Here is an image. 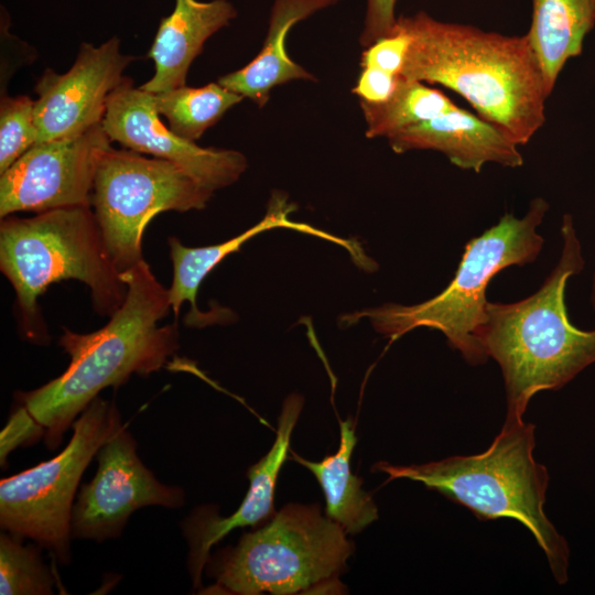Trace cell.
Listing matches in <instances>:
<instances>
[{"instance_id": "obj_1", "label": "cell", "mask_w": 595, "mask_h": 595, "mask_svg": "<svg viewBox=\"0 0 595 595\" xmlns=\"http://www.w3.org/2000/svg\"><path fill=\"white\" fill-rule=\"evenodd\" d=\"M120 275L127 293L109 322L88 334L63 328L60 345L71 357L66 370L40 388L17 394V407L0 433L1 465L11 451L40 439L50 450L56 448L101 390L122 385L133 374L158 371L176 350V324H158L171 310L169 289L144 260Z\"/></svg>"}, {"instance_id": "obj_2", "label": "cell", "mask_w": 595, "mask_h": 595, "mask_svg": "<svg viewBox=\"0 0 595 595\" xmlns=\"http://www.w3.org/2000/svg\"><path fill=\"white\" fill-rule=\"evenodd\" d=\"M396 26L409 39L401 76L457 93L518 145L545 122L550 94L526 34L444 22L424 11L398 17Z\"/></svg>"}, {"instance_id": "obj_3", "label": "cell", "mask_w": 595, "mask_h": 595, "mask_svg": "<svg viewBox=\"0 0 595 595\" xmlns=\"http://www.w3.org/2000/svg\"><path fill=\"white\" fill-rule=\"evenodd\" d=\"M561 257L540 289L513 303L487 302L478 342L500 366L507 415L522 418L531 398L558 390L595 363V329L569 320L565 286L585 260L571 215L563 217Z\"/></svg>"}, {"instance_id": "obj_4", "label": "cell", "mask_w": 595, "mask_h": 595, "mask_svg": "<svg viewBox=\"0 0 595 595\" xmlns=\"http://www.w3.org/2000/svg\"><path fill=\"white\" fill-rule=\"evenodd\" d=\"M536 425L506 415L490 446L475 455L451 456L420 465L377 463L372 470L388 482L407 478L422 483L470 510L478 520L511 518L534 537L560 585L567 581L570 550L544 511L549 483L547 467L533 457Z\"/></svg>"}, {"instance_id": "obj_5", "label": "cell", "mask_w": 595, "mask_h": 595, "mask_svg": "<svg viewBox=\"0 0 595 595\" xmlns=\"http://www.w3.org/2000/svg\"><path fill=\"white\" fill-rule=\"evenodd\" d=\"M0 269L15 291L24 335L39 343L47 334L37 299L52 283H85L95 311L104 316H111L127 293L96 216L86 206L51 209L30 218H1Z\"/></svg>"}, {"instance_id": "obj_6", "label": "cell", "mask_w": 595, "mask_h": 595, "mask_svg": "<svg viewBox=\"0 0 595 595\" xmlns=\"http://www.w3.org/2000/svg\"><path fill=\"white\" fill-rule=\"evenodd\" d=\"M548 209L545 199L533 198L522 218L507 213L496 225L469 240L454 279L436 296L415 305L385 304L350 317H355L354 322L369 318L378 333L391 339L416 327L435 328L466 363H486L488 356L478 335L487 320V285L502 269L537 259L543 246L537 227Z\"/></svg>"}, {"instance_id": "obj_7", "label": "cell", "mask_w": 595, "mask_h": 595, "mask_svg": "<svg viewBox=\"0 0 595 595\" xmlns=\"http://www.w3.org/2000/svg\"><path fill=\"white\" fill-rule=\"evenodd\" d=\"M347 532L316 504H289L237 545L209 556L205 567L214 593L296 594L334 588L354 545Z\"/></svg>"}, {"instance_id": "obj_8", "label": "cell", "mask_w": 595, "mask_h": 595, "mask_svg": "<svg viewBox=\"0 0 595 595\" xmlns=\"http://www.w3.org/2000/svg\"><path fill=\"white\" fill-rule=\"evenodd\" d=\"M121 425L116 404L97 397L74 421L73 435L57 456L1 479V529L33 540L60 564H68L79 480L100 446Z\"/></svg>"}, {"instance_id": "obj_9", "label": "cell", "mask_w": 595, "mask_h": 595, "mask_svg": "<svg viewBox=\"0 0 595 595\" xmlns=\"http://www.w3.org/2000/svg\"><path fill=\"white\" fill-rule=\"evenodd\" d=\"M213 195L182 166L109 147L94 181V207L107 252L121 273L143 260L141 239L159 213L203 209Z\"/></svg>"}, {"instance_id": "obj_10", "label": "cell", "mask_w": 595, "mask_h": 595, "mask_svg": "<svg viewBox=\"0 0 595 595\" xmlns=\"http://www.w3.org/2000/svg\"><path fill=\"white\" fill-rule=\"evenodd\" d=\"M95 477L73 507L72 538L102 542L118 538L129 517L147 506L178 508L184 491L156 479L137 454V443L121 425L100 446Z\"/></svg>"}, {"instance_id": "obj_11", "label": "cell", "mask_w": 595, "mask_h": 595, "mask_svg": "<svg viewBox=\"0 0 595 595\" xmlns=\"http://www.w3.org/2000/svg\"><path fill=\"white\" fill-rule=\"evenodd\" d=\"M110 142L99 125L75 138L35 143L0 174V217L90 207L96 171Z\"/></svg>"}, {"instance_id": "obj_12", "label": "cell", "mask_w": 595, "mask_h": 595, "mask_svg": "<svg viewBox=\"0 0 595 595\" xmlns=\"http://www.w3.org/2000/svg\"><path fill=\"white\" fill-rule=\"evenodd\" d=\"M133 60L120 52V40L113 36L99 46L83 43L64 74L46 68L35 86L37 142L75 138L101 125L108 98Z\"/></svg>"}, {"instance_id": "obj_13", "label": "cell", "mask_w": 595, "mask_h": 595, "mask_svg": "<svg viewBox=\"0 0 595 595\" xmlns=\"http://www.w3.org/2000/svg\"><path fill=\"white\" fill-rule=\"evenodd\" d=\"M101 126L110 141L171 161L213 192L235 183L247 167L241 152L202 148L176 136L161 121L154 94L134 87L128 77L109 96Z\"/></svg>"}, {"instance_id": "obj_14", "label": "cell", "mask_w": 595, "mask_h": 595, "mask_svg": "<svg viewBox=\"0 0 595 595\" xmlns=\"http://www.w3.org/2000/svg\"><path fill=\"white\" fill-rule=\"evenodd\" d=\"M302 407L301 396L291 394L285 399L278 419L274 443L270 451L249 468V489L232 515L223 518L210 510H199L184 523V532L190 545L188 566L195 586L201 582L212 547L231 530L255 527L274 515L273 499L277 479L286 459L292 432Z\"/></svg>"}, {"instance_id": "obj_15", "label": "cell", "mask_w": 595, "mask_h": 595, "mask_svg": "<svg viewBox=\"0 0 595 595\" xmlns=\"http://www.w3.org/2000/svg\"><path fill=\"white\" fill-rule=\"evenodd\" d=\"M396 153L433 150L454 165L479 173L486 163L519 167L523 158L504 131L459 107L431 120L403 129L388 138Z\"/></svg>"}, {"instance_id": "obj_16", "label": "cell", "mask_w": 595, "mask_h": 595, "mask_svg": "<svg viewBox=\"0 0 595 595\" xmlns=\"http://www.w3.org/2000/svg\"><path fill=\"white\" fill-rule=\"evenodd\" d=\"M236 15L228 0H175L173 12L161 20L148 54L154 62V74L140 88L159 94L184 86L206 40Z\"/></svg>"}, {"instance_id": "obj_17", "label": "cell", "mask_w": 595, "mask_h": 595, "mask_svg": "<svg viewBox=\"0 0 595 595\" xmlns=\"http://www.w3.org/2000/svg\"><path fill=\"white\" fill-rule=\"evenodd\" d=\"M291 210L284 199L280 197L272 199L268 213L261 221L242 234L214 246L192 248L184 246L177 238L170 237L169 246L173 266V279L169 294L174 316H178L184 302H190L192 310L186 323L187 325L198 326L203 318L207 317L196 305L197 291L205 277L228 255L238 251L247 240L272 228L293 229L333 241L349 251L355 262L364 259L365 251L359 244L331 235L307 224L292 221L289 219Z\"/></svg>"}, {"instance_id": "obj_18", "label": "cell", "mask_w": 595, "mask_h": 595, "mask_svg": "<svg viewBox=\"0 0 595 595\" xmlns=\"http://www.w3.org/2000/svg\"><path fill=\"white\" fill-rule=\"evenodd\" d=\"M339 1L274 0L260 52L246 66L219 77L217 82L262 108L274 87L295 79L314 80L313 74L290 58L285 40L294 24Z\"/></svg>"}, {"instance_id": "obj_19", "label": "cell", "mask_w": 595, "mask_h": 595, "mask_svg": "<svg viewBox=\"0 0 595 595\" xmlns=\"http://www.w3.org/2000/svg\"><path fill=\"white\" fill-rule=\"evenodd\" d=\"M531 1V24L526 36L551 95L561 71L582 53L584 39L595 25V0Z\"/></svg>"}, {"instance_id": "obj_20", "label": "cell", "mask_w": 595, "mask_h": 595, "mask_svg": "<svg viewBox=\"0 0 595 595\" xmlns=\"http://www.w3.org/2000/svg\"><path fill=\"white\" fill-rule=\"evenodd\" d=\"M340 441L336 453L321 462H312L292 452V458L307 468L318 480L325 495V515L347 533H358L378 519V508L363 490L361 479L350 469V458L357 443L350 418L339 421Z\"/></svg>"}, {"instance_id": "obj_21", "label": "cell", "mask_w": 595, "mask_h": 595, "mask_svg": "<svg viewBox=\"0 0 595 595\" xmlns=\"http://www.w3.org/2000/svg\"><path fill=\"white\" fill-rule=\"evenodd\" d=\"M359 105L369 139H388L403 129L458 107L442 91L403 76H400L387 99L379 102L359 101Z\"/></svg>"}, {"instance_id": "obj_22", "label": "cell", "mask_w": 595, "mask_h": 595, "mask_svg": "<svg viewBox=\"0 0 595 595\" xmlns=\"http://www.w3.org/2000/svg\"><path fill=\"white\" fill-rule=\"evenodd\" d=\"M160 116L178 137L195 142L235 105L245 99L217 83L203 87H187L154 94Z\"/></svg>"}, {"instance_id": "obj_23", "label": "cell", "mask_w": 595, "mask_h": 595, "mask_svg": "<svg viewBox=\"0 0 595 595\" xmlns=\"http://www.w3.org/2000/svg\"><path fill=\"white\" fill-rule=\"evenodd\" d=\"M22 540L7 531L0 536V594H53L55 578L39 548L23 545Z\"/></svg>"}, {"instance_id": "obj_24", "label": "cell", "mask_w": 595, "mask_h": 595, "mask_svg": "<svg viewBox=\"0 0 595 595\" xmlns=\"http://www.w3.org/2000/svg\"><path fill=\"white\" fill-rule=\"evenodd\" d=\"M37 143L34 100L2 96L0 102V174Z\"/></svg>"}, {"instance_id": "obj_25", "label": "cell", "mask_w": 595, "mask_h": 595, "mask_svg": "<svg viewBox=\"0 0 595 595\" xmlns=\"http://www.w3.org/2000/svg\"><path fill=\"white\" fill-rule=\"evenodd\" d=\"M409 39L397 26L391 35L380 39L365 48L361 55V68H371L391 76H401Z\"/></svg>"}, {"instance_id": "obj_26", "label": "cell", "mask_w": 595, "mask_h": 595, "mask_svg": "<svg viewBox=\"0 0 595 595\" xmlns=\"http://www.w3.org/2000/svg\"><path fill=\"white\" fill-rule=\"evenodd\" d=\"M397 1L367 0L364 29L359 37L364 47L392 34L398 19L396 17Z\"/></svg>"}, {"instance_id": "obj_27", "label": "cell", "mask_w": 595, "mask_h": 595, "mask_svg": "<svg viewBox=\"0 0 595 595\" xmlns=\"http://www.w3.org/2000/svg\"><path fill=\"white\" fill-rule=\"evenodd\" d=\"M591 302H592V305H593V307L595 310V273H594V277H593Z\"/></svg>"}]
</instances>
